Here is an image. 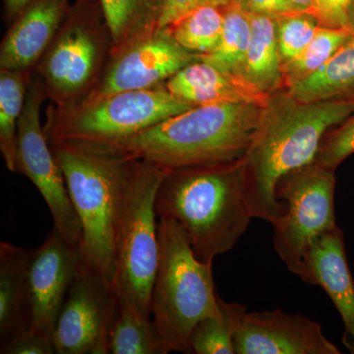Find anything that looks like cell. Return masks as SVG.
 I'll return each mask as SVG.
<instances>
[{
  "mask_svg": "<svg viewBox=\"0 0 354 354\" xmlns=\"http://www.w3.org/2000/svg\"><path fill=\"white\" fill-rule=\"evenodd\" d=\"M268 104L221 102L195 106L131 136L95 144L165 171L228 164L245 158Z\"/></svg>",
  "mask_w": 354,
  "mask_h": 354,
  "instance_id": "obj_1",
  "label": "cell"
},
{
  "mask_svg": "<svg viewBox=\"0 0 354 354\" xmlns=\"http://www.w3.org/2000/svg\"><path fill=\"white\" fill-rule=\"evenodd\" d=\"M354 113V101H297L271 97L255 141L246 153V193L253 218L276 225L286 214L277 197L283 177L314 164L327 133Z\"/></svg>",
  "mask_w": 354,
  "mask_h": 354,
  "instance_id": "obj_2",
  "label": "cell"
},
{
  "mask_svg": "<svg viewBox=\"0 0 354 354\" xmlns=\"http://www.w3.org/2000/svg\"><path fill=\"white\" fill-rule=\"evenodd\" d=\"M156 212L176 221L195 257L213 265L234 248L253 218L246 193L245 160L167 171Z\"/></svg>",
  "mask_w": 354,
  "mask_h": 354,
  "instance_id": "obj_3",
  "label": "cell"
},
{
  "mask_svg": "<svg viewBox=\"0 0 354 354\" xmlns=\"http://www.w3.org/2000/svg\"><path fill=\"white\" fill-rule=\"evenodd\" d=\"M80 221L81 261L113 286L114 236L128 158L85 142L50 144Z\"/></svg>",
  "mask_w": 354,
  "mask_h": 354,
  "instance_id": "obj_4",
  "label": "cell"
},
{
  "mask_svg": "<svg viewBox=\"0 0 354 354\" xmlns=\"http://www.w3.org/2000/svg\"><path fill=\"white\" fill-rule=\"evenodd\" d=\"M160 257L151 314L162 353H191L198 323L221 315L212 266L198 260L183 228L171 218L158 223Z\"/></svg>",
  "mask_w": 354,
  "mask_h": 354,
  "instance_id": "obj_5",
  "label": "cell"
},
{
  "mask_svg": "<svg viewBox=\"0 0 354 354\" xmlns=\"http://www.w3.org/2000/svg\"><path fill=\"white\" fill-rule=\"evenodd\" d=\"M167 172L143 160H128L114 236L113 290L120 304L147 319H152L151 298L160 257L156 198Z\"/></svg>",
  "mask_w": 354,
  "mask_h": 354,
  "instance_id": "obj_6",
  "label": "cell"
},
{
  "mask_svg": "<svg viewBox=\"0 0 354 354\" xmlns=\"http://www.w3.org/2000/svg\"><path fill=\"white\" fill-rule=\"evenodd\" d=\"M60 106L51 111L44 128L50 144L125 138L194 106L172 95L167 84Z\"/></svg>",
  "mask_w": 354,
  "mask_h": 354,
  "instance_id": "obj_7",
  "label": "cell"
},
{
  "mask_svg": "<svg viewBox=\"0 0 354 354\" xmlns=\"http://www.w3.org/2000/svg\"><path fill=\"white\" fill-rule=\"evenodd\" d=\"M335 171L315 164L281 179L277 197L286 216L274 227L272 243L279 257L298 274L317 237L337 227L335 215Z\"/></svg>",
  "mask_w": 354,
  "mask_h": 354,
  "instance_id": "obj_8",
  "label": "cell"
},
{
  "mask_svg": "<svg viewBox=\"0 0 354 354\" xmlns=\"http://www.w3.org/2000/svg\"><path fill=\"white\" fill-rule=\"evenodd\" d=\"M44 95L43 84L36 79L32 80L18 123L16 171L34 183L48 205L58 234L78 248L82 236L80 221L72 204L64 172L41 127L39 111Z\"/></svg>",
  "mask_w": 354,
  "mask_h": 354,
  "instance_id": "obj_9",
  "label": "cell"
},
{
  "mask_svg": "<svg viewBox=\"0 0 354 354\" xmlns=\"http://www.w3.org/2000/svg\"><path fill=\"white\" fill-rule=\"evenodd\" d=\"M118 306L113 286L81 261L51 335L57 353H109Z\"/></svg>",
  "mask_w": 354,
  "mask_h": 354,
  "instance_id": "obj_10",
  "label": "cell"
},
{
  "mask_svg": "<svg viewBox=\"0 0 354 354\" xmlns=\"http://www.w3.org/2000/svg\"><path fill=\"white\" fill-rule=\"evenodd\" d=\"M99 9L92 0L77 1L75 6L70 7L64 27L43 60L41 74L50 95L59 104L81 94L99 70L104 53L95 32Z\"/></svg>",
  "mask_w": 354,
  "mask_h": 354,
  "instance_id": "obj_11",
  "label": "cell"
},
{
  "mask_svg": "<svg viewBox=\"0 0 354 354\" xmlns=\"http://www.w3.org/2000/svg\"><path fill=\"white\" fill-rule=\"evenodd\" d=\"M199 60V55L184 50L167 29H153L120 48L101 82L83 100L162 85L184 67Z\"/></svg>",
  "mask_w": 354,
  "mask_h": 354,
  "instance_id": "obj_12",
  "label": "cell"
},
{
  "mask_svg": "<svg viewBox=\"0 0 354 354\" xmlns=\"http://www.w3.org/2000/svg\"><path fill=\"white\" fill-rule=\"evenodd\" d=\"M235 354H339L315 321L281 310L243 312L234 335Z\"/></svg>",
  "mask_w": 354,
  "mask_h": 354,
  "instance_id": "obj_13",
  "label": "cell"
},
{
  "mask_svg": "<svg viewBox=\"0 0 354 354\" xmlns=\"http://www.w3.org/2000/svg\"><path fill=\"white\" fill-rule=\"evenodd\" d=\"M80 264L78 248L65 241L55 227L43 244L31 251L29 283L32 325L30 330L51 337Z\"/></svg>",
  "mask_w": 354,
  "mask_h": 354,
  "instance_id": "obj_14",
  "label": "cell"
},
{
  "mask_svg": "<svg viewBox=\"0 0 354 354\" xmlns=\"http://www.w3.org/2000/svg\"><path fill=\"white\" fill-rule=\"evenodd\" d=\"M297 276L304 283L320 286L329 295L344 323L342 344L354 354V281L341 228L317 237Z\"/></svg>",
  "mask_w": 354,
  "mask_h": 354,
  "instance_id": "obj_15",
  "label": "cell"
},
{
  "mask_svg": "<svg viewBox=\"0 0 354 354\" xmlns=\"http://www.w3.org/2000/svg\"><path fill=\"white\" fill-rule=\"evenodd\" d=\"M69 9V0H32L2 41L1 69L25 71L38 62L57 37Z\"/></svg>",
  "mask_w": 354,
  "mask_h": 354,
  "instance_id": "obj_16",
  "label": "cell"
},
{
  "mask_svg": "<svg viewBox=\"0 0 354 354\" xmlns=\"http://www.w3.org/2000/svg\"><path fill=\"white\" fill-rule=\"evenodd\" d=\"M31 251L8 242L0 243V344L31 329Z\"/></svg>",
  "mask_w": 354,
  "mask_h": 354,
  "instance_id": "obj_17",
  "label": "cell"
},
{
  "mask_svg": "<svg viewBox=\"0 0 354 354\" xmlns=\"http://www.w3.org/2000/svg\"><path fill=\"white\" fill-rule=\"evenodd\" d=\"M165 84L172 95L194 106L221 102L267 104L272 97L253 90L239 77L203 60L184 67Z\"/></svg>",
  "mask_w": 354,
  "mask_h": 354,
  "instance_id": "obj_18",
  "label": "cell"
},
{
  "mask_svg": "<svg viewBox=\"0 0 354 354\" xmlns=\"http://www.w3.org/2000/svg\"><path fill=\"white\" fill-rule=\"evenodd\" d=\"M251 39L239 78L260 94L272 97L283 86V70L277 41L276 18L249 13Z\"/></svg>",
  "mask_w": 354,
  "mask_h": 354,
  "instance_id": "obj_19",
  "label": "cell"
},
{
  "mask_svg": "<svg viewBox=\"0 0 354 354\" xmlns=\"http://www.w3.org/2000/svg\"><path fill=\"white\" fill-rule=\"evenodd\" d=\"M288 93L304 102L354 101V35L320 69Z\"/></svg>",
  "mask_w": 354,
  "mask_h": 354,
  "instance_id": "obj_20",
  "label": "cell"
},
{
  "mask_svg": "<svg viewBox=\"0 0 354 354\" xmlns=\"http://www.w3.org/2000/svg\"><path fill=\"white\" fill-rule=\"evenodd\" d=\"M99 4L118 50L140 35L157 29L162 0H99Z\"/></svg>",
  "mask_w": 354,
  "mask_h": 354,
  "instance_id": "obj_21",
  "label": "cell"
},
{
  "mask_svg": "<svg viewBox=\"0 0 354 354\" xmlns=\"http://www.w3.org/2000/svg\"><path fill=\"white\" fill-rule=\"evenodd\" d=\"M251 39L249 14L237 0L223 8V28L215 50L201 60L239 77Z\"/></svg>",
  "mask_w": 354,
  "mask_h": 354,
  "instance_id": "obj_22",
  "label": "cell"
},
{
  "mask_svg": "<svg viewBox=\"0 0 354 354\" xmlns=\"http://www.w3.org/2000/svg\"><path fill=\"white\" fill-rule=\"evenodd\" d=\"M25 71L1 69L0 74V151L7 169L16 171L18 123L28 92Z\"/></svg>",
  "mask_w": 354,
  "mask_h": 354,
  "instance_id": "obj_23",
  "label": "cell"
},
{
  "mask_svg": "<svg viewBox=\"0 0 354 354\" xmlns=\"http://www.w3.org/2000/svg\"><path fill=\"white\" fill-rule=\"evenodd\" d=\"M225 6H203L184 15L167 31L184 50L200 57L215 50L223 28Z\"/></svg>",
  "mask_w": 354,
  "mask_h": 354,
  "instance_id": "obj_24",
  "label": "cell"
},
{
  "mask_svg": "<svg viewBox=\"0 0 354 354\" xmlns=\"http://www.w3.org/2000/svg\"><path fill=\"white\" fill-rule=\"evenodd\" d=\"M109 353L164 354L152 319L120 302L109 335Z\"/></svg>",
  "mask_w": 354,
  "mask_h": 354,
  "instance_id": "obj_25",
  "label": "cell"
},
{
  "mask_svg": "<svg viewBox=\"0 0 354 354\" xmlns=\"http://www.w3.org/2000/svg\"><path fill=\"white\" fill-rule=\"evenodd\" d=\"M351 36L346 28L320 26L302 53L283 67V86L290 88L315 73Z\"/></svg>",
  "mask_w": 354,
  "mask_h": 354,
  "instance_id": "obj_26",
  "label": "cell"
},
{
  "mask_svg": "<svg viewBox=\"0 0 354 354\" xmlns=\"http://www.w3.org/2000/svg\"><path fill=\"white\" fill-rule=\"evenodd\" d=\"M221 315L198 323L190 337L191 353L235 354L234 335L245 306L227 304L221 298Z\"/></svg>",
  "mask_w": 354,
  "mask_h": 354,
  "instance_id": "obj_27",
  "label": "cell"
},
{
  "mask_svg": "<svg viewBox=\"0 0 354 354\" xmlns=\"http://www.w3.org/2000/svg\"><path fill=\"white\" fill-rule=\"evenodd\" d=\"M277 41L283 67L295 59L315 36L320 23L313 14L297 12L276 18Z\"/></svg>",
  "mask_w": 354,
  "mask_h": 354,
  "instance_id": "obj_28",
  "label": "cell"
},
{
  "mask_svg": "<svg viewBox=\"0 0 354 354\" xmlns=\"http://www.w3.org/2000/svg\"><path fill=\"white\" fill-rule=\"evenodd\" d=\"M354 153V113L326 135L321 144L315 164L335 171Z\"/></svg>",
  "mask_w": 354,
  "mask_h": 354,
  "instance_id": "obj_29",
  "label": "cell"
},
{
  "mask_svg": "<svg viewBox=\"0 0 354 354\" xmlns=\"http://www.w3.org/2000/svg\"><path fill=\"white\" fill-rule=\"evenodd\" d=\"M1 354H55V344L48 335L28 330L0 344Z\"/></svg>",
  "mask_w": 354,
  "mask_h": 354,
  "instance_id": "obj_30",
  "label": "cell"
},
{
  "mask_svg": "<svg viewBox=\"0 0 354 354\" xmlns=\"http://www.w3.org/2000/svg\"><path fill=\"white\" fill-rule=\"evenodd\" d=\"M232 0H162L160 17L157 29L165 30L191 12L203 6H225Z\"/></svg>",
  "mask_w": 354,
  "mask_h": 354,
  "instance_id": "obj_31",
  "label": "cell"
},
{
  "mask_svg": "<svg viewBox=\"0 0 354 354\" xmlns=\"http://www.w3.org/2000/svg\"><path fill=\"white\" fill-rule=\"evenodd\" d=\"M351 0H315L313 14L321 26L346 28V10Z\"/></svg>",
  "mask_w": 354,
  "mask_h": 354,
  "instance_id": "obj_32",
  "label": "cell"
},
{
  "mask_svg": "<svg viewBox=\"0 0 354 354\" xmlns=\"http://www.w3.org/2000/svg\"><path fill=\"white\" fill-rule=\"evenodd\" d=\"M249 13L263 14L279 18L288 14L304 12L290 0H237Z\"/></svg>",
  "mask_w": 354,
  "mask_h": 354,
  "instance_id": "obj_33",
  "label": "cell"
},
{
  "mask_svg": "<svg viewBox=\"0 0 354 354\" xmlns=\"http://www.w3.org/2000/svg\"><path fill=\"white\" fill-rule=\"evenodd\" d=\"M32 0H4V7L7 16L10 18H16ZM77 1H85V0H77Z\"/></svg>",
  "mask_w": 354,
  "mask_h": 354,
  "instance_id": "obj_34",
  "label": "cell"
},
{
  "mask_svg": "<svg viewBox=\"0 0 354 354\" xmlns=\"http://www.w3.org/2000/svg\"><path fill=\"white\" fill-rule=\"evenodd\" d=\"M293 4H295L298 8L301 9L304 12H313L314 6H315V0H290Z\"/></svg>",
  "mask_w": 354,
  "mask_h": 354,
  "instance_id": "obj_35",
  "label": "cell"
},
{
  "mask_svg": "<svg viewBox=\"0 0 354 354\" xmlns=\"http://www.w3.org/2000/svg\"><path fill=\"white\" fill-rule=\"evenodd\" d=\"M346 28L351 34L354 35V0H351L348 10H346Z\"/></svg>",
  "mask_w": 354,
  "mask_h": 354,
  "instance_id": "obj_36",
  "label": "cell"
}]
</instances>
